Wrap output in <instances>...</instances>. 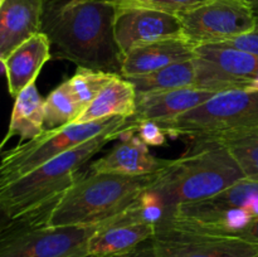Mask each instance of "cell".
<instances>
[{
    "instance_id": "14",
    "label": "cell",
    "mask_w": 258,
    "mask_h": 257,
    "mask_svg": "<svg viewBox=\"0 0 258 257\" xmlns=\"http://www.w3.org/2000/svg\"><path fill=\"white\" fill-rule=\"evenodd\" d=\"M196 58V45L186 38L175 37L136 44L123 55L122 77L146 75L179 62Z\"/></svg>"
},
{
    "instance_id": "24",
    "label": "cell",
    "mask_w": 258,
    "mask_h": 257,
    "mask_svg": "<svg viewBox=\"0 0 258 257\" xmlns=\"http://www.w3.org/2000/svg\"><path fill=\"white\" fill-rule=\"evenodd\" d=\"M115 76V73L105 72V71L77 67L75 75L67 81L76 100L85 111V108L97 97L98 93Z\"/></svg>"
},
{
    "instance_id": "6",
    "label": "cell",
    "mask_w": 258,
    "mask_h": 257,
    "mask_svg": "<svg viewBox=\"0 0 258 257\" xmlns=\"http://www.w3.org/2000/svg\"><path fill=\"white\" fill-rule=\"evenodd\" d=\"M105 223L53 227L34 217L4 221L0 257H86L88 241Z\"/></svg>"
},
{
    "instance_id": "10",
    "label": "cell",
    "mask_w": 258,
    "mask_h": 257,
    "mask_svg": "<svg viewBox=\"0 0 258 257\" xmlns=\"http://www.w3.org/2000/svg\"><path fill=\"white\" fill-rule=\"evenodd\" d=\"M184 38L196 47L219 44L251 32L257 15L242 0H206L178 15Z\"/></svg>"
},
{
    "instance_id": "29",
    "label": "cell",
    "mask_w": 258,
    "mask_h": 257,
    "mask_svg": "<svg viewBox=\"0 0 258 257\" xmlns=\"http://www.w3.org/2000/svg\"><path fill=\"white\" fill-rule=\"evenodd\" d=\"M239 237H243V238L251 239V241L258 242V218L252 221L248 226L244 229H242L238 233Z\"/></svg>"
},
{
    "instance_id": "30",
    "label": "cell",
    "mask_w": 258,
    "mask_h": 257,
    "mask_svg": "<svg viewBox=\"0 0 258 257\" xmlns=\"http://www.w3.org/2000/svg\"><path fill=\"white\" fill-rule=\"evenodd\" d=\"M242 2L247 3V4L253 9V12L256 13V15H258V0H242Z\"/></svg>"
},
{
    "instance_id": "2",
    "label": "cell",
    "mask_w": 258,
    "mask_h": 257,
    "mask_svg": "<svg viewBox=\"0 0 258 257\" xmlns=\"http://www.w3.org/2000/svg\"><path fill=\"white\" fill-rule=\"evenodd\" d=\"M193 143L184 155L168 161L149 189L165 208L166 218L176 207L211 198L246 178L218 141L198 139Z\"/></svg>"
},
{
    "instance_id": "8",
    "label": "cell",
    "mask_w": 258,
    "mask_h": 257,
    "mask_svg": "<svg viewBox=\"0 0 258 257\" xmlns=\"http://www.w3.org/2000/svg\"><path fill=\"white\" fill-rule=\"evenodd\" d=\"M158 123L166 135L189 136L193 140L258 127V91L217 93L198 107L173 120Z\"/></svg>"
},
{
    "instance_id": "28",
    "label": "cell",
    "mask_w": 258,
    "mask_h": 257,
    "mask_svg": "<svg viewBox=\"0 0 258 257\" xmlns=\"http://www.w3.org/2000/svg\"><path fill=\"white\" fill-rule=\"evenodd\" d=\"M86 257H156L155 249H154L153 239H149L145 243L139 246L138 248L133 249L130 252L121 254H111V256H93V254H88Z\"/></svg>"
},
{
    "instance_id": "3",
    "label": "cell",
    "mask_w": 258,
    "mask_h": 257,
    "mask_svg": "<svg viewBox=\"0 0 258 257\" xmlns=\"http://www.w3.org/2000/svg\"><path fill=\"white\" fill-rule=\"evenodd\" d=\"M158 173L80 174L52 207L45 226H92L112 221L135 206L155 183Z\"/></svg>"
},
{
    "instance_id": "7",
    "label": "cell",
    "mask_w": 258,
    "mask_h": 257,
    "mask_svg": "<svg viewBox=\"0 0 258 257\" xmlns=\"http://www.w3.org/2000/svg\"><path fill=\"white\" fill-rule=\"evenodd\" d=\"M257 218L258 180L243 178L211 198L176 207L166 219L199 231L238 236Z\"/></svg>"
},
{
    "instance_id": "15",
    "label": "cell",
    "mask_w": 258,
    "mask_h": 257,
    "mask_svg": "<svg viewBox=\"0 0 258 257\" xmlns=\"http://www.w3.org/2000/svg\"><path fill=\"white\" fill-rule=\"evenodd\" d=\"M44 0H0V59L42 32Z\"/></svg>"
},
{
    "instance_id": "13",
    "label": "cell",
    "mask_w": 258,
    "mask_h": 257,
    "mask_svg": "<svg viewBox=\"0 0 258 257\" xmlns=\"http://www.w3.org/2000/svg\"><path fill=\"white\" fill-rule=\"evenodd\" d=\"M136 127L123 133L120 138L121 141L112 150L92 161L90 170L93 173L136 176L158 173L165 168L169 160L154 156L149 150V145H146L136 134Z\"/></svg>"
},
{
    "instance_id": "31",
    "label": "cell",
    "mask_w": 258,
    "mask_h": 257,
    "mask_svg": "<svg viewBox=\"0 0 258 257\" xmlns=\"http://www.w3.org/2000/svg\"><path fill=\"white\" fill-rule=\"evenodd\" d=\"M91 2V0H68L67 5H77V4H82V3H87Z\"/></svg>"
},
{
    "instance_id": "4",
    "label": "cell",
    "mask_w": 258,
    "mask_h": 257,
    "mask_svg": "<svg viewBox=\"0 0 258 257\" xmlns=\"http://www.w3.org/2000/svg\"><path fill=\"white\" fill-rule=\"evenodd\" d=\"M136 126L138 122L96 136L17 180L0 186V209L4 221L52 209L59 197L77 180L83 164L100 153L108 143L120 139L123 133Z\"/></svg>"
},
{
    "instance_id": "9",
    "label": "cell",
    "mask_w": 258,
    "mask_h": 257,
    "mask_svg": "<svg viewBox=\"0 0 258 257\" xmlns=\"http://www.w3.org/2000/svg\"><path fill=\"white\" fill-rule=\"evenodd\" d=\"M156 257H258V242L163 221L153 238Z\"/></svg>"
},
{
    "instance_id": "16",
    "label": "cell",
    "mask_w": 258,
    "mask_h": 257,
    "mask_svg": "<svg viewBox=\"0 0 258 257\" xmlns=\"http://www.w3.org/2000/svg\"><path fill=\"white\" fill-rule=\"evenodd\" d=\"M214 95L217 93L196 87L138 93L136 111L133 118L136 122H163L173 120L198 107Z\"/></svg>"
},
{
    "instance_id": "27",
    "label": "cell",
    "mask_w": 258,
    "mask_h": 257,
    "mask_svg": "<svg viewBox=\"0 0 258 257\" xmlns=\"http://www.w3.org/2000/svg\"><path fill=\"white\" fill-rule=\"evenodd\" d=\"M219 44L228 45V47L251 53V54H254L258 57V15L256 19V24H254L253 29L251 32L233 38V39L227 40V42L219 43Z\"/></svg>"
},
{
    "instance_id": "25",
    "label": "cell",
    "mask_w": 258,
    "mask_h": 257,
    "mask_svg": "<svg viewBox=\"0 0 258 257\" xmlns=\"http://www.w3.org/2000/svg\"><path fill=\"white\" fill-rule=\"evenodd\" d=\"M117 7H140L179 15L206 0H113Z\"/></svg>"
},
{
    "instance_id": "23",
    "label": "cell",
    "mask_w": 258,
    "mask_h": 257,
    "mask_svg": "<svg viewBox=\"0 0 258 257\" xmlns=\"http://www.w3.org/2000/svg\"><path fill=\"white\" fill-rule=\"evenodd\" d=\"M68 81L58 86L44 101V130L58 128L76 122L82 113Z\"/></svg>"
},
{
    "instance_id": "26",
    "label": "cell",
    "mask_w": 258,
    "mask_h": 257,
    "mask_svg": "<svg viewBox=\"0 0 258 257\" xmlns=\"http://www.w3.org/2000/svg\"><path fill=\"white\" fill-rule=\"evenodd\" d=\"M136 134L139 138L146 144L151 146H160L165 143L166 133L161 128V126L158 122L154 121H143L138 122L136 127Z\"/></svg>"
},
{
    "instance_id": "1",
    "label": "cell",
    "mask_w": 258,
    "mask_h": 257,
    "mask_svg": "<svg viewBox=\"0 0 258 257\" xmlns=\"http://www.w3.org/2000/svg\"><path fill=\"white\" fill-rule=\"evenodd\" d=\"M68 0H44L42 32L55 54L77 67L121 76L123 54L115 38L117 7L113 0L67 5Z\"/></svg>"
},
{
    "instance_id": "21",
    "label": "cell",
    "mask_w": 258,
    "mask_h": 257,
    "mask_svg": "<svg viewBox=\"0 0 258 257\" xmlns=\"http://www.w3.org/2000/svg\"><path fill=\"white\" fill-rule=\"evenodd\" d=\"M138 93L196 87L197 70L194 59L179 62L146 75L128 77Z\"/></svg>"
},
{
    "instance_id": "11",
    "label": "cell",
    "mask_w": 258,
    "mask_h": 257,
    "mask_svg": "<svg viewBox=\"0 0 258 257\" xmlns=\"http://www.w3.org/2000/svg\"><path fill=\"white\" fill-rule=\"evenodd\" d=\"M196 88L222 93L258 91V57L224 44L196 47Z\"/></svg>"
},
{
    "instance_id": "17",
    "label": "cell",
    "mask_w": 258,
    "mask_h": 257,
    "mask_svg": "<svg viewBox=\"0 0 258 257\" xmlns=\"http://www.w3.org/2000/svg\"><path fill=\"white\" fill-rule=\"evenodd\" d=\"M50 40L40 32L15 48L5 59H0L12 97L35 83L43 66L50 59Z\"/></svg>"
},
{
    "instance_id": "12",
    "label": "cell",
    "mask_w": 258,
    "mask_h": 257,
    "mask_svg": "<svg viewBox=\"0 0 258 257\" xmlns=\"http://www.w3.org/2000/svg\"><path fill=\"white\" fill-rule=\"evenodd\" d=\"M175 37H184L178 15L149 8L117 7L115 38L123 55L140 43Z\"/></svg>"
},
{
    "instance_id": "22",
    "label": "cell",
    "mask_w": 258,
    "mask_h": 257,
    "mask_svg": "<svg viewBox=\"0 0 258 257\" xmlns=\"http://www.w3.org/2000/svg\"><path fill=\"white\" fill-rule=\"evenodd\" d=\"M204 139L218 141L231 153L247 179L258 180V127L228 131Z\"/></svg>"
},
{
    "instance_id": "18",
    "label": "cell",
    "mask_w": 258,
    "mask_h": 257,
    "mask_svg": "<svg viewBox=\"0 0 258 257\" xmlns=\"http://www.w3.org/2000/svg\"><path fill=\"white\" fill-rule=\"evenodd\" d=\"M120 217V216H118ZM117 218L106 222L88 241V254L111 256L138 248L156 233V226L145 222H123Z\"/></svg>"
},
{
    "instance_id": "19",
    "label": "cell",
    "mask_w": 258,
    "mask_h": 257,
    "mask_svg": "<svg viewBox=\"0 0 258 257\" xmlns=\"http://www.w3.org/2000/svg\"><path fill=\"white\" fill-rule=\"evenodd\" d=\"M135 86L126 77L116 75L97 97L85 108L76 122H92L108 117H133L136 111Z\"/></svg>"
},
{
    "instance_id": "5",
    "label": "cell",
    "mask_w": 258,
    "mask_h": 257,
    "mask_svg": "<svg viewBox=\"0 0 258 257\" xmlns=\"http://www.w3.org/2000/svg\"><path fill=\"white\" fill-rule=\"evenodd\" d=\"M133 117H108L92 122H73L58 128L44 130L35 139L4 151L0 164V186L39 168L47 161L92 140L108 131L134 125Z\"/></svg>"
},
{
    "instance_id": "20",
    "label": "cell",
    "mask_w": 258,
    "mask_h": 257,
    "mask_svg": "<svg viewBox=\"0 0 258 257\" xmlns=\"http://www.w3.org/2000/svg\"><path fill=\"white\" fill-rule=\"evenodd\" d=\"M44 101L35 83L28 86L15 97L9 127L2 146L14 136L23 143L44 133Z\"/></svg>"
}]
</instances>
